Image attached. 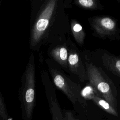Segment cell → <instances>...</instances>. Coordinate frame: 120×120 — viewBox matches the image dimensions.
<instances>
[{
	"label": "cell",
	"instance_id": "obj_1",
	"mask_svg": "<svg viewBox=\"0 0 120 120\" xmlns=\"http://www.w3.org/2000/svg\"><path fill=\"white\" fill-rule=\"evenodd\" d=\"M30 2L29 47L31 51L36 52L48 39L57 0H30Z\"/></svg>",
	"mask_w": 120,
	"mask_h": 120
},
{
	"label": "cell",
	"instance_id": "obj_2",
	"mask_svg": "<svg viewBox=\"0 0 120 120\" xmlns=\"http://www.w3.org/2000/svg\"><path fill=\"white\" fill-rule=\"evenodd\" d=\"M36 67L34 55L31 53L22 74L18 96L22 109L28 119L30 118L35 104Z\"/></svg>",
	"mask_w": 120,
	"mask_h": 120
},
{
	"label": "cell",
	"instance_id": "obj_3",
	"mask_svg": "<svg viewBox=\"0 0 120 120\" xmlns=\"http://www.w3.org/2000/svg\"><path fill=\"white\" fill-rule=\"evenodd\" d=\"M86 74L96 94L108 102L117 111V102L109 83L104 78L99 70L91 63H86Z\"/></svg>",
	"mask_w": 120,
	"mask_h": 120
},
{
	"label": "cell",
	"instance_id": "obj_4",
	"mask_svg": "<svg viewBox=\"0 0 120 120\" xmlns=\"http://www.w3.org/2000/svg\"><path fill=\"white\" fill-rule=\"evenodd\" d=\"M47 64L55 86L61 90L73 104L78 103L82 107H85L87 103L81 94L82 90L80 88L60 74L50 60L47 61Z\"/></svg>",
	"mask_w": 120,
	"mask_h": 120
},
{
	"label": "cell",
	"instance_id": "obj_5",
	"mask_svg": "<svg viewBox=\"0 0 120 120\" xmlns=\"http://www.w3.org/2000/svg\"><path fill=\"white\" fill-rule=\"evenodd\" d=\"M41 77L43 84L45 88L46 97L48 99L50 110L52 120H67L63 116L61 110L52 90V85L49 82L48 75L45 71H41Z\"/></svg>",
	"mask_w": 120,
	"mask_h": 120
},
{
	"label": "cell",
	"instance_id": "obj_6",
	"mask_svg": "<svg viewBox=\"0 0 120 120\" xmlns=\"http://www.w3.org/2000/svg\"><path fill=\"white\" fill-rule=\"evenodd\" d=\"M81 94L85 99L92 100L95 104L107 112L115 116H118L117 111L108 102L98 96L91 86H86L83 90H82Z\"/></svg>",
	"mask_w": 120,
	"mask_h": 120
},
{
	"label": "cell",
	"instance_id": "obj_7",
	"mask_svg": "<svg viewBox=\"0 0 120 120\" xmlns=\"http://www.w3.org/2000/svg\"><path fill=\"white\" fill-rule=\"evenodd\" d=\"M93 26L97 32L102 35L110 34L116 30L115 22L108 17L96 18L93 22Z\"/></svg>",
	"mask_w": 120,
	"mask_h": 120
},
{
	"label": "cell",
	"instance_id": "obj_8",
	"mask_svg": "<svg viewBox=\"0 0 120 120\" xmlns=\"http://www.w3.org/2000/svg\"><path fill=\"white\" fill-rule=\"evenodd\" d=\"M68 64L70 70L83 80L87 78L86 71L83 66L79 55L74 51L71 50L68 55Z\"/></svg>",
	"mask_w": 120,
	"mask_h": 120
},
{
	"label": "cell",
	"instance_id": "obj_9",
	"mask_svg": "<svg viewBox=\"0 0 120 120\" xmlns=\"http://www.w3.org/2000/svg\"><path fill=\"white\" fill-rule=\"evenodd\" d=\"M51 57L63 66L68 64V54L67 48L64 46H58L52 48L49 51Z\"/></svg>",
	"mask_w": 120,
	"mask_h": 120
},
{
	"label": "cell",
	"instance_id": "obj_10",
	"mask_svg": "<svg viewBox=\"0 0 120 120\" xmlns=\"http://www.w3.org/2000/svg\"><path fill=\"white\" fill-rule=\"evenodd\" d=\"M105 65L111 71L120 76V60L108 55L104 56Z\"/></svg>",
	"mask_w": 120,
	"mask_h": 120
},
{
	"label": "cell",
	"instance_id": "obj_11",
	"mask_svg": "<svg viewBox=\"0 0 120 120\" xmlns=\"http://www.w3.org/2000/svg\"><path fill=\"white\" fill-rule=\"evenodd\" d=\"M72 30L74 37L76 40L80 44L82 43L84 38V33L82 26L78 23H72Z\"/></svg>",
	"mask_w": 120,
	"mask_h": 120
},
{
	"label": "cell",
	"instance_id": "obj_12",
	"mask_svg": "<svg viewBox=\"0 0 120 120\" xmlns=\"http://www.w3.org/2000/svg\"><path fill=\"white\" fill-rule=\"evenodd\" d=\"M8 116L5 102L0 90V118L6 120L8 119Z\"/></svg>",
	"mask_w": 120,
	"mask_h": 120
},
{
	"label": "cell",
	"instance_id": "obj_13",
	"mask_svg": "<svg viewBox=\"0 0 120 120\" xmlns=\"http://www.w3.org/2000/svg\"><path fill=\"white\" fill-rule=\"evenodd\" d=\"M76 2L81 6L86 8H92L96 7L95 1L93 0H79Z\"/></svg>",
	"mask_w": 120,
	"mask_h": 120
},
{
	"label": "cell",
	"instance_id": "obj_14",
	"mask_svg": "<svg viewBox=\"0 0 120 120\" xmlns=\"http://www.w3.org/2000/svg\"><path fill=\"white\" fill-rule=\"evenodd\" d=\"M65 116L67 120H80L78 119L75 118L73 113L69 111H67L65 112Z\"/></svg>",
	"mask_w": 120,
	"mask_h": 120
},
{
	"label": "cell",
	"instance_id": "obj_15",
	"mask_svg": "<svg viewBox=\"0 0 120 120\" xmlns=\"http://www.w3.org/2000/svg\"><path fill=\"white\" fill-rule=\"evenodd\" d=\"M1 5V1H0V8Z\"/></svg>",
	"mask_w": 120,
	"mask_h": 120
}]
</instances>
